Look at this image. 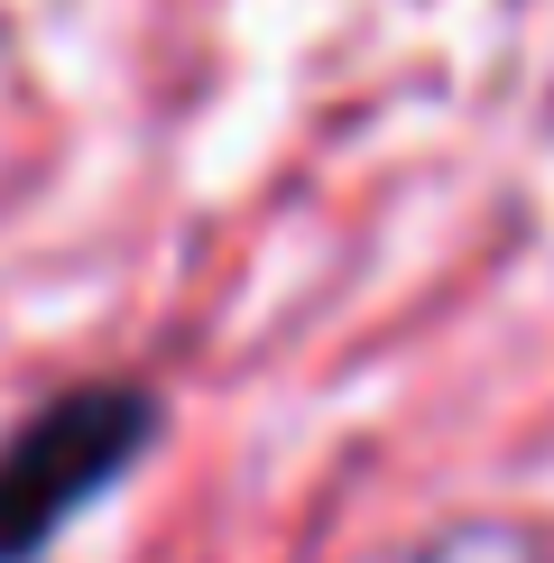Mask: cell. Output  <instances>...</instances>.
Segmentation results:
<instances>
[{"label":"cell","mask_w":554,"mask_h":563,"mask_svg":"<svg viewBox=\"0 0 554 563\" xmlns=\"http://www.w3.org/2000/svg\"><path fill=\"white\" fill-rule=\"evenodd\" d=\"M157 443V397L130 379L65 388L0 443V563H37L46 536L84 518L111 481Z\"/></svg>","instance_id":"6da1fadb"}]
</instances>
